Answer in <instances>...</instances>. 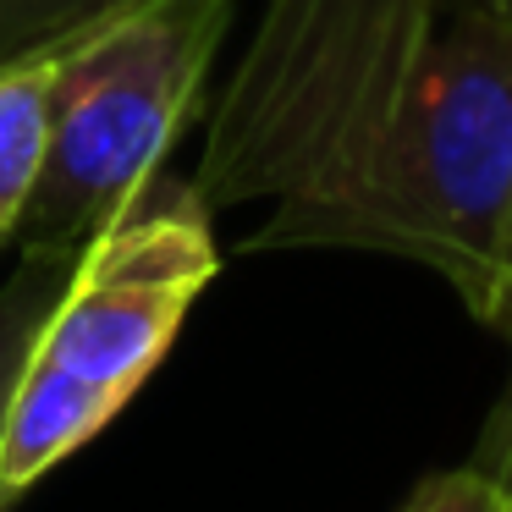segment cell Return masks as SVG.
<instances>
[{
  "instance_id": "cell-1",
  "label": "cell",
  "mask_w": 512,
  "mask_h": 512,
  "mask_svg": "<svg viewBox=\"0 0 512 512\" xmlns=\"http://www.w3.org/2000/svg\"><path fill=\"white\" fill-rule=\"evenodd\" d=\"M193 193L210 215L276 204L243 254L408 259L479 320L512 210V17L490 0H265Z\"/></svg>"
},
{
  "instance_id": "cell-2",
  "label": "cell",
  "mask_w": 512,
  "mask_h": 512,
  "mask_svg": "<svg viewBox=\"0 0 512 512\" xmlns=\"http://www.w3.org/2000/svg\"><path fill=\"white\" fill-rule=\"evenodd\" d=\"M215 232L193 182H155L122 221L89 237L17 380L0 479L23 496L138 397L210 287Z\"/></svg>"
},
{
  "instance_id": "cell-3",
  "label": "cell",
  "mask_w": 512,
  "mask_h": 512,
  "mask_svg": "<svg viewBox=\"0 0 512 512\" xmlns=\"http://www.w3.org/2000/svg\"><path fill=\"white\" fill-rule=\"evenodd\" d=\"M226 28L232 0H144L67 45L50 89V144L12 243L83 248L155 188Z\"/></svg>"
},
{
  "instance_id": "cell-4",
  "label": "cell",
  "mask_w": 512,
  "mask_h": 512,
  "mask_svg": "<svg viewBox=\"0 0 512 512\" xmlns=\"http://www.w3.org/2000/svg\"><path fill=\"white\" fill-rule=\"evenodd\" d=\"M78 45V39H72ZM67 45H50L39 56H23L0 67V248L17 237L23 204L34 193L39 160L50 144V89H56V61Z\"/></svg>"
},
{
  "instance_id": "cell-5",
  "label": "cell",
  "mask_w": 512,
  "mask_h": 512,
  "mask_svg": "<svg viewBox=\"0 0 512 512\" xmlns=\"http://www.w3.org/2000/svg\"><path fill=\"white\" fill-rule=\"evenodd\" d=\"M78 254L83 248H23V265L0 287V441H6V419H12V397L28 369V353H34L50 309L67 292ZM12 507H17V490L0 479V512Z\"/></svg>"
},
{
  "instance_id": "cell-6",
  "label": "cell",
  "mask_w": 512,
  "mask_h": 512,
  "mask_svg": "<svg viewBox=\"0 0 512 512\" xmlns=\"http://www.w3.org/2000/svg\"><path fill=\"white\" fill-rule=\"evenodd\" d=\"M127 6H144V0H0V67L39 56L50 45H72L122 17Z\"/></svg>"
},
{
  "instance_id": "cell-7",
  "label": "cell",
  "mask_w": 512,
  "mask_h": 512,
  "mask_svg": "<svg viewBox=\"0 0 512 512\" xmlns=\"http://www.w3.org/2000/svg\"><path fill=\"white\" fill-rule=\"evenodd\" d=\"M402 512H512V507L474 463H457V468L419 479L413 496L402 501Z\"/></svg>"
},
{
  "instance_id": "cell-8",
  "label": "cell",
  "mask_w": 512,
  "mask_h": 512,
  "mask_svg": "<svg viewBox=\"0 0 512 512\" xmlns=\"http://www.w3.org/2000/svg\"><path fill=\"white\" fill-rule=\"evenodd\" d=\"M468 463H474L512 507V375H507V386H501V397H496V408H490V419H485V430H479Z\"/></svg>"
},
{
  "instance_id": "cell-9",
  "label": "cell",
  "mask_w": 512,
  "mask_h": 512,
  "mask_svg": "<svg viewBox=\"0 0 512 512\" xmlns=\"http://www.w3.org/2000/svg\"><path fill=\"white\" fill-rule=\"evenodd\" d=\"M474 325L496 331L501 342L512 347V210H507V226H501V254H496V281H490V298H485V314Z\"/></svg>"
},
{
  "instance_id": "cell-10",
  "label": "cell",
  "mask_w": 512,
  "mask_h": 512,
  "mask_svg": "<svg viewBox=\"0 0 512 512\" xmlns=\"http://www.w3.org/2000/svg\"><path fill=\"white\" fill-rule=\"evenodd\" d=\"M490 6H496L501 17H512V0H490Z\"/></svg>"
}]
</instances>
